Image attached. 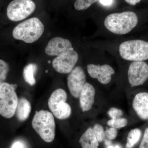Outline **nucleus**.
<instances>
[{
    "label": "nucleus",
    "mask_w": 148,
    "mask_h": 148,
    "mask_svg": "<svg viewBox=\"0 0 148 148\" xmlns=\"http://www.w3.org/2000/svg\"><path fill=\"white\" fill-rule=\"evenodd\" d=\"M138 18L136 14L132 11L111 14L104 21L106 29L116 35L126 34L137 26Z\"/></svg>",
    "instance_id": "f257e3e1"
},
{
    "label": "nucleus",
    "mask_w": 148,
    "mask_h": 148,
    "mask_svg": "<svg viewBox=\"0 0 148 148\" xmlns=\"http://www.w3.org/2000/svg\"><path fill=\"white\" fill-rule=\"evenodd\" d=\"M44 30V26L40 20L33 17L16 25L12 30V36L16 40L32 43L41 37Z\"/></svg>",
    "instance_id": "f03ea898"
},
{
    "label": "nucleus",
    "mask_w": 148,
    "mask_h": 148,
    "mask_svg": "<svg viewBox=\"0 0 148 148\" xmlns=\"http://www.w3.org/2000/svg\"><path fill=\"white\" fill-rule=\"evenodd\" d=\"M32 125L41 138L45 142H53L55 137V120L51 113L41 110L36 111L32 121Z\"/></svg>",
    "instance_id": "7ed1b4c3"
},
{
    "label": "nucleus",
    "mask_w": 148,
    "mask_h": 148,
    "mask_svg": "<svg viewBox=\"0 0 148 148\" xmlns=\"http://www.w3.org/2000/svg\"><path fill=\"white\" fill-rule=\"evenodd\" d=\"M119 52L122 58L127 61H144L148 59V42L133 40L121 43Z\"/></svg>",
    "instance_id": "20e7f679"
},
{
    "label": "nucleus",
    "mask_w": 148,
    "mask_h": 148,
    "mask_svg": "<svg viewBox=\"0 0 148 148\" xmlns=\"http://www.w3.org/2000/svg\"><path fill=\"white\" fill-rule=\"evenodd\" d=\"M17 85L5 82L0 86V115L10 119L16 112L18 102L15 90Z\"/></svg>",
    "instance_id": "39448f33"
},
{
    "label": "nucleus",
    "mask_w": 148,
    "mask_h": 148,
    "mask_svg": "<svg viewBox=\"0 0 148 148\" xmlns=\"http://www.w3.org/2000/svg\"><path fill=\"white\" fill-rule=\"evenodd\" d=\"M67 98L66 91L62 88H58L52 92L49 99V108L58 119H67L71 114V108L66 102Z\"/></svg>",
    "instance_id": "423d86ee"
},
{
    "label": "nucleus",
    "mask_w": 148,
    "mask_h": 148,
    "mask_svg": "<svg viewBox=\"0 0 148 148\" xmlns=\"http://www.w3.org/2000/svg\"><path fill=\"white\" fill-rule=\"evenodd\" d=\"M36 7L32 0H13L8 5L6 14L10 21H20L32 14Z\"/></svg>",
    "instance_id": "0eeeda50"
},
{
    "label": "nucleus",
    "mask_w": 148,
    "mask_h": 148,
    "mask_svg": "<svg viewBox=\"0 0 148 148\" xmlns=\"http://www.w3.org/2000/svg\"><path fill=\"white\" fill-rule=\"evenodd\" d=\"M130 84L132 87L142 85L148 79V65L145 61H134L127 71Z\"/></svg>",
    "instance_id": "6e6552de"
},
{
    "label": "nucleus",
    "mask_w": 148,
    "mask_h": 148,
    "mask_svg": "<svg viewBox=\"0 0 148 148\" xmlns=\"http://www.w3.org/2000/svg\"><path fill=\"white\" fill-rule=\"evenodd\" d=\"M86 83V75L83 69L80 66L75 67L68 75V88L75 98H79L81 92Z\"/></svg>",
    "instance_id": "1a4fd4ad"
},
{
    "label": "nucleus",
    "mask_w": 148,
    "mask_h": 148,
    "mask_svg": "<svg viewBox=\"0 0 148 148\" xmlns=\"http://www.w3.org/2000/svg\"><path fill=\"white\" fill-rule=\"evenodd\" d=\"M78 58V53L73 49L54 58L52 66L60 73L69 74L75 68Z\"/></svg>",
    "instance_id": "9d476101"
},
{
    "label": "nucleus",
    "mask_w": 148,
    "mask_h": 148,
    "mask_svg": "<svg viewBox=\"0 0 148 148\" xmlns=\"http://www.w3.org/2000/svg\"><path fill=\"white\" fill-rule=\"evenodd\" d=\"M87 71L91 78L96 79L103 84H107L110 82L112 76L115 73L114 69L108 64H88L87 66Z\"/></svg>",
    "instance_id": "9b49d317"
},
{
    "label": "nucleus",
    "mask_w": 148,
    "mask_h": 148,
    "mask_svg": "<svg viewBox=\"0 0 148 148\" xmlns=\"http://www.w3.org/2000/svg\"><path fill=\"white\" fill-rule=\"evenodd\" d=\"M73 49L71 42L69 40L55 37L49 42L45 52L48 55L58 56Z\"/></svg>",
    "instance_id": "f8f14e48"
},
{
    "label": "nucleus",
    "mask_w": 148,
    "mask_h": 148,
    "mask_svg": "<svg viewBox=\"0 0 148 148\" xmlns=\"http://www.w3.org/2000/svg\"><path fill=\"white\" fill-rule=\"evenodd\" d=\"M95 90L94 86L86 82L83 88L79 97L80 106L83 112L92 109L95 102Z\"/></svg>",
    "instance_id": "ddd939ff"
},
{
    "label": "nucleus",
    "mask_w": 148,
    "mask_h": 148,
    "mask_svg": "<svg viewBox=\"0 0 148 148\" xmlns=\"http://www.w3.org/2000/svg\"><path fill=\"white\" fill-rule=\"evenodd\" d=\"M132 107L141 119L148 120V92H141L136 94L132 102Z\"/></svg>",
    "instance_id": "4468645a"
},
{
    "label": "nucleus",
    "mask_w": 148,
    "mask_h": 148,
    "mask_svg": "<svg viewBox=\"0 0 148 148\" xmlns=\"http://www.w3.org/2000/svg\"><path fill=\"white\" fill-rule=\"evenodd\" d=\"M79 143L82 148H98L99 146V142L91 127H88L82 134Z\"/></svg>",
    "instance_id": "2eb2a0df"
},
{
    "label": "nucleus",
    "mask_w": 148,
    "mask_h": 148,
    "mask_svg": "<svg viewBox=\"0 0 148 148\" xmlns=\"http://www.w3.org/2000/svg\"><path fill=\"white\" fill-rule=\"evenodd\" d=\"M32 110L31 103L26 98H22L18 101L16 112L17 119L20 121L26 120Z\"/></svg>",
    "instance_id": "dca6fc26"
},
{
    "label": "nucleus",
    "mask_w": 148,
    "mask_h": 148,
    "mask_svg": "<svg viewBox=\"0 0 148 148\" xmlns=\"http://www.w3.org/2000/svg\"><path fill=\"white\" fill-rule=\"evenodd\" d=\"M38 69L36 64L31 63L24 67L23 75L24 80L31 86L34 85L36 83L35 75Z\"/></svg>",
    "instance_id": "f3484780"
},
{
    "label": "nucleus",
    "mask_w": 148,
    "mask_h": 148,
    "mask_svg": "<svg viewBox=\"0 0 148 148\" xmlns=\"http://www.w3.org/2000/svg\"><path fill=\"white\" fill-rule=\"evenodd\" d=\"M142 135V132L138 128L131 130L130 131L125 144V148H133L140 140Z\"/></svg>",
    "instance_id": "a211bd4d"
},
{
    "label": "nucleus",
    "mask_w": 148,
    "mask_h": 148,
    "mask_svg": "<svg viewBox=\"0 0 148 148\" xmlns=\"http://www.w3.org/2000/svg\"><path fill=\"white\" fill-rule=\"evenodd\" d=\"M10 70V67L8 62L0 58V86L5 82Z\"/></svg>",
    "instance_id": "6ab92c4d"
},
{
    "label": "nucleus",
    "mask_w": 148,
    "mask_h": 148,
    "mask_svg": "<svg viewBox=\"0 0 148 148\" xmlns=\"http://www.w3.org/2000/svg\"><path fill=\"white\" fill-rule=\"evenodd\" d=\"M128 123V121L126 118L120 117L115 119H111L107 122V124L110 127L116 129L123 128L125 127Z\"/></svg>",
    "instance_id": "aec40b11"
},
{
    "label": "nucleus",
    "mask_w": 148,
    "mask_h": 148,
    "mask_svg": "<svg viewBox=\"0 0 148 148\" xmlns=\"http://www.w3.org/2000/svg\"><path fill=\"white\" fill-rule=\"evenodd\" d=\"M99 0H76L74 4V7L77 10H85Z\"/></svg>",
    "instance_id": "412c9836"
},
{
    "label": "nucleus",
    "mask_w": 148,
    "mask_h": 148,
    "mask_svg": "<svg viewBox=\"0 0 148 148\" xmlns=\"http://www.w3.org/2000/svg\"><path fill=\"white\" fill-rule=\"evenodd\" d=\"M93 132L99 143H102L106 140V134L104 127L100 124H96L93 126Z\"/></svg>",
    "instance_id": "4be33fe9"
},
{
    "label": "nucleus",
    "mask_w": 148,
    "mask_h": 148,
    "mask_svg": "<svg viewBox=\"0 0 148 148\" xmlns=\"http://www.w3.org/2000/svg\"><path fill=\"white\" fill-rule=\"evenodd\" d=\"M108 114L111 119H115L121 117L123 115V112L117 108H112L108 111Z\"/></svg>",
    "instance_id": "5701e85b"
},
{
    "label": "nucleus",
    "mask_w": 148,
    "mask_h": 148,
    "mask_svg": "<svg viewBox=\"0 0 148 148\" xmlns=\"http://www.w3.org/2000/svg\"><path fill=\"white\" fill-rule=\"evenodd\" d=\"M106 138L108 140H114L116 138L118 135L117 129L111 127L105 131Z\"/></svg>",
    "instance_id": "b1692460"
},
{
    "label": "nucleus",
    "mask_w": 148,
    "mask_h": 148,
    "mask_svg": "<svg viewBox=\"0 0 148 148\" xmlns=\"http://www.w3.org/2000/svg\"><path fill=\"white\" fill-rule=\"evenodd\" d=\"M139 148H148V127L145 130Z\"/></svg>",
    "instance_id": "393cba45"
},
{
    "label": "nucleus",
    "mask_w": 148,
    "mask_h": 148,
    "mask_svg": "<svg viewBox=\"0 0 148 148\" xmlns=\"http://www.w3.org/2000/svg\"><path fill=\"white\" fill-rule=\"evenodd\" d=\"M11 148H27V147L22 141H17L12 144Z\"/></svg>",
    "instance_id": "a878e982"
},
{
    "label": "nucleus",
    "mask_w": 148,
    "mask_h": 148,
    "mask_svg": "<svg viewBox=\"0 0 148 148\" xmlns=\"http://www.w3.org/2000/svg\"><path fill=\"white\" fill-rule=\"evenodd\" d=\"M99 1L102 5L109 7L112 5L114 0H99Z\"/></svg>",
    "instance_id": "bb28decb"
},
{
    "label": "nucleus",
    "mask_w": 148,
    "mask_h": 148,
    "mask_svg": "<svg viewBox=\"0 0 148 148\" xmlns=\"http://www.w3.org/2000/svg\"><path fill=\"white\" fill-rule=\"evenodd\" d=\"M126 3L131 5H135L141 1V0H125Z\"/></svg>",
    "instance_id": "cd10ccee"
},
{
    "label": "nucleus",
    "mask_w": 148,
    "mask_h": 148,
    "mask_svg": "<svg viewBox=\"0 0 148 148\" xmlns=\"http://www.w3.org/2000/svg\"><path fill=\"white\" fill-rule=\"evenodd\" d=\"M107 148H122L121 146L119 145H112L111 144L108 145Z\"/></svg>",
    "instance_id": "c85d7f7f"
},
{
    "label": "nucleus",
    "mask_w": 148,
    "mask_h": 148,
    "mask_svg": "<svg viewBox=\"0 0 148 148\" xmlns=\"http://www.w3.org/2000/svg\"><path fill=\"white\" fill-rule=\"evenodd\" d=\"M47 72H48V71H46V73H47Z\"/></svg>",
    "instance_id": "c756f323"
}]
</instances>
